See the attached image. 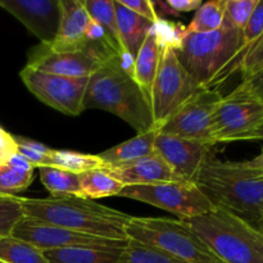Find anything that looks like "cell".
I'll return each mask as SVG.
<instances>
[{
    "instance_id": "d590c367",
    "label": "cell",
    "mask_w": 263,
    "mask_h": 263,
    "mask_svg": "<svg viewBox=\"0 0 263 263\" xmlns=\"http://www.w3.org/2000/svg\"><path fill=\"white\" fill-rule=\"evenodd\" d=\"M120 2L153 25H156L161 20V15L157 12L156 4L152 0H120Z\"/></svg>"
},
{
    "instance_id": "52a82bcc",
    "label": "cell",
    "mask_w": 263,
    "mask_h": 263,
    "mask_svg": "<svg viewBox=\"0 0 263 263\" xmlns=\"http://www.w3.org/2000/svg\"><path fill=\"white\" fill-rule=\"evenodd\" d=\"M159 43L161 61L151 91L152 115L158 130L186 100L202 90L182 67L176 48L161 40Z\"/></svg>"
},
{
    "instance_id": "b9f144b4",
    "label": "cell",
    "mask_w": 263,
    "mask_h": 263,
    "mask_svg": "<svg viewBox=\"0 0 263 263\" xmlns=\"http://www.w3.org/2000/svg\"><path fill=\"white\" fill-rule=\"evenodd\" d=\"M0 263H5L4 261H2V259H0Z\"/></svg>"
},
{
    "instance_id": "5bb4252c",
    "label": "cell",
    "mask_w": 263,
    "mask_h": 263,
    "mask_svg": "<svg viewBox=\"0 0 263 263\" xmlns=\"http://www.w3.org/2000/svg\"><path fill=\"white\" fill-rule=\"evenodd\" d=\"M61 26L55 40L46 45L49 49L55 51L80 50L95 43L103 44L108 49L104 31L90 17L84 0H61Z\"/></svg>"
},
{
    "instance_id": "44dd1931",
    "label": "cell",
    "mask_w": 263,
    "mask_h": 263,
    "mask_svg": "<svg viewBox=\"0 0 263 263\" xmlns=\"http://www.w3.org/2000/svg\"><path fill=\"white\" fill-rule=\"evenodd\" d=\"M115 9L123 45L128 57L135 61L136 54L143 45L151 28L153 27V23L128 9L120 0H115Z\"/></svg>"
},
{
    "instance_id": "4fadbf2b",
    "label": "cell",
    "mask_w": 263,
    "mask_h": 263,
    "mask_svg": "<svg viewBox=\"0 0 263 263\" xmlns=\"http://www.w3.org/2000/svg\"><path fill=\"white\" fill-rule=\"evenodd\" d=\"M222 98L216 89L199 90L159 127V133L205 141L213 145L210 139L211 122Z\"/></svg>"
},
{
    "instance_id": "83f0119b",
    "label": "cell",
    "mask_w": 263,
    "mask_h": 263,
    "mask_svg": "<svg viewBox=\"0 0 263 263\" xmlns=\"http://www.w3.org/2000/svg\"><path fill=\"white\" fill-rule=\"evenodd\" d=\"M0 259L5 263H50L41 249L13 236L0 238Z\"/></svg>"
},
{
    "instance_id": "60d3db41",
    "label": "cell",
    "mask_w": 263,
    "mask_h": 263,
    "mask_svg": "<svg viewBox=\"0 0 263 263\" xmlns=\"http://www.w3.org/2000/svg\"><path fill=\"white\" fill-rule=\"evenodd\" d=\"M256 228H257V229H258V230H259V231H261V233L263 234V222H259V223H258V225H257V226H256Z\"/></svg>"
},
{
    "instance_id": "7c38bea8",
    "label": "cell",
    "mask_w": 263,
    "mask_h": 263,
    "mask_svg": "<svg viewBox=\"0 0 263 263\" xmlns=\"http://www.w3.org/2000/svg\"><path fill=\"white\" fill-rule=\"evenodd\" d=\"M12 236L32 244L43 252L66 248H126L128 244V241L76 233L26 216L13 229Z\"/></svg>"
},
{
    "instance_id": "ac0fdd59",
    "label": "cell",
    "mask_w": 263,
    "mask_h": 263,
    "mask_svg": "<svg viewBox=\"0 0 263 263\" xmlns=\"http://www.w3.org/2000/svg\"><path fill=\"white\" fill-rule=\"evenodd\" d=\"M84 4L90 17L104 31L108 49L121 59L125 68L131 73L134 61L128 57L121 37L116 18L115 0H84Z\"/></svg>"
},
{
    "instance_id": "5b68a950",
    "label": "cell",
    "mask_w": 263,
    "mask_h": 263,
    "mask_svg": "<svg viewBox=\"0 0 263 263\" xmlns=\"http://www.w3.org/2000/svg\"><path fill=\"white\" fill-rule=\"evenodd\" d=\"M184 221L225 263H263V234L234 213L215 207Z\"/></svg>"
},
{
    "instance_id": "ab89813d",
    "label": "cell",
    "mask_w": 263,
    "mask_h": 263,
    "mask_svg": "<svg viewBox=\"0 0 263 263\" xmlns=\"http://www.w3.org/2000/svg\"><path fill=\"white\" fill-rule=\"evenodd\" d=\"M246 140H263V120L262 122L249 134Z\"/></svg>"
},
{
    "instance_id": "4316f807",
    "label": "cell",
    "mask_w": 263,
    "mask_h": 263,
    "mask_svg": "<svg viewBox=\"0 0 263 263\" xmlns=\"http://www.w3.org/2000/svg\"><path fill=\"white\" fill-rule=\"evenodd\" d=\"M226 0H211L203 3L184 33H205L221 28L225 17Z\"/></svg>"
},
{
    "instance_id": "836d02e7",
    "label": "cell",
    "mask_w": 263,
    "mask_h": 263,
    "mask_svg": "<svg viewBox=\"0 0 263 263\" xmlns=\"http://www.w3.org/2000/svg\"><path fill=\"white\" fill-rule=\"evenodd\" d=\"M239 69L243 74V80L263 69V36L247 50Z\"/></svg>"
},
{
    "instance_id": "f546056e",
    "label": "cell",
    "mask_w": 263,
    "mask_h": 263,
    "mask_svg": "<svg viewBox=\"0 0 263 263\" xmlns=\"http://www.w3.org/2000/svg\"><path fill=\"white\" fill-rule=\"evenodd\" d=\"M23 217L22 198L18 195L0 194V238L12 236L13 229Z\"/></svg>"
},
{
    "instance_id": "8992f818",
    "label": "cell",
    "mask_w": 263,
    "mask_h": 263,
    "mask_svg": "<svg viewBox=\"0 0 263 263\" xmlns=\"http://www.w3.org/2000/svg\"><path fill=\"white\" fill-rule=\"evenodd\" d=\"M127 238L185 262L225 263L184 220L133 216L127 226Z\"/></svg>"
},
{
    "instance_id": "7402d4cb",
    "label": "cell",
    "mask_w": 263,
    "mask_h": 263,
    "mask_svg": "<svg viewBox=\"0 0 263 263\" xmlns=\"http://www.w3.org/2000/svg\"><path fill=\"white\" fill-rule=\"evenodd\" d=\"M125 248H66L45 251L50 263H122Z\"/></svg>"
},
{
    "instance_id": "603a6c76",
    "label": "cell",
    "mask_w": 263,
    "mask_h": 263,
    "mask_svg": "<svg viewBox=\"0 0 263 263\" xmlns=\"http://www.w3.org/2000/svg\"><path fill=\"white\" fill-rule=\"evenodd\" d=\"M33 170L32 164L20 153L0 164V194L14 195L27 189L33 180Z\"/></svg>"
},
{
    "instance_id": "484cf974",
    "label": "cell",
    "mask_w": 263,
    "mask_h": 263,
    "mask_svg": "<svg viewBox=\"0 0 263 263\" xmlns=\"http://www.w3.org/2000/svg\"><path fill=\"white\" fill-rule=\"evenodd\" d=\"M64 171L84 174L91 170H104V163L98 154H85L73 151H55L51 149L48 166Z\"/></svg>"
},
{
    "instance_id": "4dcf8cb0",
    "label": "cell",
    "mask_w": 263,
    "mask_h": 263,
    "mask_svg": "<svg viewBox=\"0 0 263 263\" xmlns=\"http://www.w3.org/2000/svg\"><path fill=\"white\" fill-rule=\"evenodd\" d=\"M13 138L17 144V153L27 159L32 164L33 168L48 166L51 148L39 143V141L23 138V136H13Z\"/></svg>"
},
{
    "instance_id": "7bdbcfd3",
    "label": "cell",
    "mask_w": 263,
    "mask_h": 263,
    "mask_svg": "<svg viewBox=\"0 0 263 263\" xmlns=\"http://www.w3.org/2000/svg\"><path fill=\"white\" fill-rule=\"evenodd\" d=\"M261 222H263V215H262V221H261Z\"/></svg>"
},
{
    "instance_id": "3957f363",
    "label": "cell",
    "mask_w": 263,
    "mask_h": 263,
    "mask_svg": "<svg viewBox=\"0 0 263 263\" xmlns=\"http://www.w3.org/2000/svg\"><path fill=\"white\" fill-rule=\"evenodd\" d=\"M26 217L76 233L128 241L127 226L133 216L80 197L22 198Z\"/></svg>"
},
{
    "instance_id": "ba28073f",
    "label": "cell",
    "mask_w": 263,
    "mask_h": 263,
    "mask_svg": "<svg viewBox=\"0 0 263 263\" xmlns=\"http://www.w3.org/2000/svg\"><path fill=\"white\" fill-rule=\"evenodd\" d=\"M118 197L161 208L177 216L179 220L199 217L215 208L207 195L192 181L125 186Z\"/></svg>"
},
{
    "instance_id": "9c48e42d",
    "label": "cell",
    "mask_w": 263,
    "mask_h": 263,
    "mask_svg": "<svg viewBox=\"0 0 263 263\" xmlns=\"http://www.w3.org/2000/svg\"><path fill=\"white\" fill-rule=\"evenodd\" d=\"M263 104L234 90L222 98L213 113L210 139L213 145L246 140L262 122Z\"/></svg>"
},
{
    "instance_id": "277c9868",
    "label": "cell",
    "mask_w": 263,
    "mask_h": 263,
    "mask_svg": "<svg viewBox=\"0 0 263 263\" xmlns=\"http://www.w3.org/2000/svg\"><path fill=\"white\" fill-rule=\"evenodd\" d=\"M108 110L131 126L138 134L156 128L151 99L117 55H110L89 79L84 109Z\"/></svg>"
},
{
    "instance_id": "1f68e13d",
    "label": "cell",
    "mask_w": 263,
    "mask_h": 263,
    "mask_svg": "<svg viewBox=\"0 0 263 263\" xmlns=\"http://www.w3.org/2000/svg\"><path fill=\"white\" fill-rule=\"evenodd\" d=\"M258 0H226L223 23L244 30Z\"/></svg>"
},
{
    "instance_id": "e575fe53",
    "label": "cell",
    "mask_w": 263,
    "mask_h": 263,
    "mask_svg": "<svg viewBox=\"0 0 263 263\" xmlns=\"http://www.w3.org/2000/svg\"><path fill=\"white\" fill-rule=\"evenodd\" d=\"M235 90L263 104V69L244 79Z\"/></svg>"
},
{
    "instance_id": "7a4b0ae2",
    "label": "cell",
    "mask_w": 263,
    "mask_h": 263,
    "mask_svg": "<svg viewBox=\"0 0 263 263\" xmlns=\"http://www.w3.org/2000/svg\"><path fill=\"white\" fill-rule=\"evenodd\" d=\"M177 57L200 89H216L240 68L246 49L243 31L222 23L205 33H182Z\"/></svg>"
},
{
    "instance_id": "f35d334b",
    "label": "cell",
    "mask_w": 263,
    "mask_h": 263,
    "mask_svg": "<svg viewBox=\"0 0 263 263\" xmlns=\"http://www.w3.org/2000/svg\"><path fill=\"white\" fill-rule=\"evenodd\" d=\"M246 163H247V166L249 167V168L254 170V171L261 172V174L263 175V149L261 151V153L258 154V156L254 157V158L251 159V161H247Z\"/></svg>"
},
{
    "instance_id": "74e56055",
    "label": "cell",
    "mask_w": 263,
    "mask_h": 263,
    "mask_svg": "<svg viewBox=\"0 0 263 263\" xmlns=\"http://www.w3.org/2000/svg\"><path fill=\"white\" fill-rule=\"evenodd\" d=\"M17 153V144L9 133L0 127V164L9 161Z\"/></svg>"
},
{
    "instance_id": "d6986e66",
    "label": "cell",
    "mask_w": 263,
    "mask_h": 263,
    "mask_svg": "<svg viewBox=\"0 0 263 263\" xmlns=\"http://www.w3.org/2000/svg\"><path fill=\"white\" fill-rule=\"evenodd\" d=\"M157 135H158V128H153L146 133L138 134L135 138L98 154L104 163V170L123 168L154 153Z\"/></svg>"
},
{
    "instance_id": "8fae6325",
    "label": "cell",
    "mask_w": 263,
    "mask_h": 263,
    "mask_svg": "<svg viewBox=\"0 0 263 263\" xmlns=\"http://www.w3.org/2000/svg\"><path fill=\"white\" fill-rule=\"evenodd\" d=\"M110 55L115 54L100 43L91 44L80 50L66 51L51 50L40 44L30 50L26 66L45 73L81 79L95 73Z\"/></svg>"
},
{
    "instance_id": "ffe728a7",
    "label": "cell",
    "mask_w": 263,
    "mask_h": 263,
    "mask_svg": "<svg viewBox=\"0 0 263 263\" xmlns=\"http://www.w3.org/2000/svg\"><path fill=\"white\" fill-rule=\"evenodd\" d=\"M161 54V43H159L158 35H157V31L153 25V27L146 35L143 45L136 54L133 69H131L134 80L138 82V85L149 99H151L152 86H153L154 79H156L157 71H158Z\"/></svg>"
},
{
    "instance_id": "9a60e30c",
    "label": "cell",
    "mask_w": 263,
    "mask_h": 263,
    "mask_svg": "<svg viewBox=\"0 0 263 263\" xmlns=\"http://www.w3.org/2000/svg\"><path fill=\"white\" fill-rule=\"evenodd\" d=\"M0 7L17 18L43 45L55 40L62 21L61 0H0Z\"/></svg>"
},
{
    "instance_id": "f1b7e54d",
    "label": "cell",
    "mask_w": 263,
    "mask_h": 263,
    "mask_svg": "<svg viewBox=\"0 0 263 263\" xmlns=\"http://www.w3.org/2000/svg\"><path fill=\"white\" fill-rule=\"evenodd\" d=\"M122 263H189L176 258L171 254L162 252L153 247L128 240L127 247L123 251Z\"/></svg>"
},
{
    "instance_id": "6da1fadb",
    "label": "cell",
    "mask_w": 263,
    "mask_h": 263,
    "mask_svg": "<svg viewBox=\"0 0 263 263\" xmlns=\"http://www.w3.org/2000/svg\"><path fill=\"white\" fill-rule=\"evenodd\" d=\"M215 207L223 208L251 225L263 215V175L246 162L221 161L212 154L205 158L194 179Z\"/></svg>"
},
{
    "instance_id": "30bf717a",
    "label": "cell",
    "mask_w": 263,
    "mask_h": 263,
    "mask_svg": "<svg viewBox=\"0 0 263 263\" xmlns=\"http://www.w3.org/2000/svg\"><path fill=\"white\" fill-rule=\"evenodd\" d=\"M25 86L40 102L67 116L84 112V99L90 77H64L45 73L26 66L20 72Z\"/></svg>"
},
{
    "instance_id": "d4e9b609",
    "label": "cell",
    "mask_w": 263,
    "mask_h": 263,
    "mask_svg": "<svg viewBox=\"0 0 263 263\" xmlns=\"http://www.w3.org/2000/svg\"><path fill=\"white\" fill-rule=\"evenodd\" d=\"M40 180L51 197H80L84 198L80 186V174L54 168L40 167Z\"/></svg>"
},
{
    "instance_id": "cb8c5ba5",
    "label": "cell",
    "mask_w": 263,
    "mask_h": 263,
    "mask_svg": "<svg viewBox=\"0 0 263 263\" xmlns=\"http://www.w3.org/2000/svg\"><path fill=\"white\" fill-rule=\"evenodd\" d=\"M80 186L86 199H99V198L120 195L125 185L113 177L107 170H91L80 174Z\"/></svg>"
},
{
    "instance_id": "8d00e7d4",
    "label": "cell",
    "mask_w": 263,
    "mask_h": 263,
    "mask_svg": "<svg viewBox=\"0 0 263 263\" xmlns=\"http://www.w3.org/2000/svg\"><path fill=\"white\" fill-rule=\"evenodd\" d=\"M156 7H161L167 14L177 15L180 13H187L198 10L203 3L200 0H167V2H154Z\"/></svg>"
},
{
    "instance_id": "2e32d148",
    "label": "cell",
    "mask_w": 263,
    "mask_h": 263,
    "mask_svg": "<svg viewBox=\"0 0 263 263\" xmlns=\"http://www.w3.org/2000/svg\"><path fill=\"white\" fill-rule=\"evenodd\" d=\"M212 146L205 141L162 134L158 130L154 153L158 154L177 176L185 181L194 182L203 162L211 154Z\"/></svg>"
},
{
    "instance_id": "d6a6232c",
    "label": "cell",
    "mask_w": 263,
    "mask_h": 263,
    "mask_svg": "<svg viewBox=\"0 0 263 263\" xmlns=\"http://www.w3.org/2000/svg\"><path fill=\"white\" fill-rule=\"evenodd\" d=\"M263 36V0H258L251 18L243 30V40L246 53L256 41ZM244 53V54H246Z\"/></svg>"
},
{
    "instance_id": "e0dca14e",
    "label": "cell",
    "mask_w": 263,
    "mask_h": 263,
    "mask_svg": "<svg viewBox=\"0 0 263 263\" xmlns=\"http://www.w3.org/2000/svg\"><path fill=\"white\" fill-rule=\"evenodd\" d=\"M113 177L122 182L125 186L135 185H156L164 182L185 181L177 176L171 167L157 153H152L135 163L118 170H107Z\"/></svg>"
}]
</instances>
